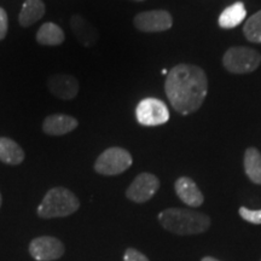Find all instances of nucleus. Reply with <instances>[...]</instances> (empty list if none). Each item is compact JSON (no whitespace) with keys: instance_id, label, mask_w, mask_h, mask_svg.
<instances>
[{"instance_id":"1","label":"nucleus","mask_w":261,"mask_h":261,"mask_svg":"<svg viewBox=\"0 0 261 261\" xmlns=\"http://www.w3.org/2000/svg\"><path fill=\"white\" fill-rule=\"evenodd\" d=\"M165 91L172 107L181 115L195 113L208 92L207 75L194 64H178L167 74Z\"/></svg>"},{"instance_id":"2","label":"nucleus","mask_w":261,"mask_h":261,"mask_svg":"<svg viewBox=\"0 0 261 261\" xmlns=\"http://www.w3.org/2000/svg\"><path fill=\"white\" fill-rule=\"evenodd\" d=\"M159 221L169 232L188 236L203 233L211 226V218L200 212L184 208H168L159 214Z\"/></svg>"},{"instance_id":"3","label":"nucleus","mask_w":261,"mask_h":261,"mask_svg":"<svg viewBox=\"0 0 261 261\" xmlns=\"http://www.w3.org/2000/svg\"><path fill=\"white\" fill-rule=\"evenodd\" d=\"M79 208V198L68 189L58 187L46 192L37 213L42 219H54L74 214Z\"/></svg>"},{"instance_id":"4","label":"nucleus","mask_w":261,"mask_h":261,"mask_svg":"<svg viewBox=\"0 0 261 261\" xmlns=\"http://www.w3.org/2000/svg\"><path fill=\"white\" fill-rule=\"evenodd\" d=\"M225 69L232 74H249L261 64V55L249 47H231L223 57Z\"/></svg>"},{"instance_id":"5","label":"nucleus","mask_w":261,"mask_h":261,"mask_svg":"<svg viewBox=\"0 0 261 261\" xmlns=\"http://www.w3.org/2000/svg\"><path fill=\"white\" fill-rule=\"evenodd\" d=\"M132 156L122 148H109L98 156L94 171L102 175H119L132 166Z\"/></svg>"},{"instance_id":"6","label":"nucleus","mask_w":261,"mask_h":261,"mask_svg":"<svg viewBox=\"0 0 261 261\" xmlns=\"http://www.w3.org/2000/svg\"><path fill=\"white\" fill-rule=\"evenodd\" d=\"M137 120L143 126L165 125L169 120L168 108L162 100L156 98H145L140 100L136 109Z\"/></svg>"},{"instance_id":"7","label":"nucleus","mask_w":261,"mask_h":261,"mask_svg":"<svg viewBox=\"0 0 261 261\" xmlns=\"http://www.w3.org/2000/svg\"><path fill=\"white\" fill-rule=\"evenodd\" d=\"M160 189V180L156 175L151 173H140L135 180L130 182L126 190V196L128 200L136 203H144L154 197Z\"/></svg>"},{"instance_id":"8","label":"nucleus","mask_w":261,"mask_h":261,"mask_svg":"<svg viewBox=\"0 0 261 261\" xmlns=\"http://www.w3.org/2000/svg\"><path fill=\"white\" fill-rule=\"evenodd\" d=\"M136 28L144 33L166 32L172 28L173 18L171 14L165 10L140 12L133 19Z\"/></svg>"},{"instance_id":"9","label":"nucleus","mask_w":261,"mask_h":261,"mask_svg":"<svg viewBox=\"0 0 261 261\" xmlns=\"http://www.w3.org/2000/svg\"><path fill=\"white\" fill-rule=\"evenodd\" d=\"M29 254L37 261H54L64 254V244L56 237H37L29 244Z\"/></svg>"},{"instance_id":"10","label":"nucleus","mask_w":261,"mask_h":261,"mask_svg":"<svg viewBox=\"0 0 261 261\" xmlns=\"http://www.w3.org/2000/svg\"><path fill=\"white\" fill-rule=\"evenodd\" d=\"M47 86L55 97L63 100L74 99L79 93V81L69 74H54L48 77Z\"/></svg>"},{"instance_id":"11","label":"nucleus","mask_w":261,"mask_h":261,"mask_svg":"<svg viewBox=\"0 0 261 261\" xmlns=\"http://www.w3.org/2000/svg\"><path fill=\"white\" fill-rule=\"evenodd\" d=\"M79 126L75 117L64 114H54L48 115L42 122V130L48 136H64Z\"/></svg>"},{"instance_id":"12","label":"nucleus","mask_w":261,"mask_h":261,"mask_svg":"<svg viewBox=\"0 0 261 261\" xmlns=\"http://www.w3.org/2000/svg\"><path fill=\"white\" fill-rule=\"evenodd\" d=\"M175 192L181 202L188 204L189 207H200L203 203L204 196L202 194L197 184L188 177L179 178L174 184Z\"/></svg>"},{"instance_id":"13","label":"nucleus","mask_w":261,"mask_h":261,"mask_svg":"<svg viewBox=\"0 0 261 261\" xmlns=\"http://www.w3.org/2000/svg\"><path fill=\"white\" fill-rule=\"evenodd\" d=\"M70 28L77 40L86 47L93 46L99 39L97 29L80 15H74L70 18Z\"/></svg>"},{"instance_id":"14","label":"nucleus","mask_w":261,"mask_h":261,"mask_svg":"<svg viewBox=\"0 0 261 261\" xmlns=\"http://www.w3.org/2000/svg\"><path fill=\"white\" fill-rule=\"evenodd\" d=\"M0 161L10 166L21 165L24 161V151L15 140L0 138Z\"/></svg>"},{"instance_id":"15","label":"nucleus","mask_w":261,"mask_h":261,"mask_svg":"<svg viewBox=\"0 0 261 261\" xmlns=\"http://www.w3.org/2000/svg\"><path fill=\"white\" fill-rule=\"evenodd\" d=\"M45 15V4L41 0H25L18 16V22L22 27L34 24Z\"/></svg>"},{"instance_id":"16","label":"nucleus","mask_w":261,"mask_h":261,"mask_svg":"<svg viewBox=\"0 0 261 261\" xmlns=\"http://www.w3.org/2000/svg\"><path fill=\"white\" fill-rule=\"evenodd\" d=\"M64 39L63 29L52 22L42 24L37 33V41L45 46H57L63 44Z\"/></svg>"},{"instance_id":"17","label":"nucleus","mask_w":261,"mask_h":261,"mask_svg":"<svg viewBox=\"0 0 261 261\" xmlns=\"http://www.w3.org/2000/svg\"><path fill=\"white\" fill-rule=\"evenodd\" d=\"M247 16L246 8L243 3L238 2L227 6L219 16V25L224 29L236 28L244 21Z\"/></svg>"},{"instance_id":"18","label":"nucleus","mask_w":261,"mask_h":261,"mask_svg":"<svg viewBox=\"0 0 261 261\" xmlns=\"http://www.w3.org/2000/svg\"><path fill=\"white\" fill-rule=\"evenodd\" d=\"M244 171L250 180L261 185V154L257 149H247L244 154Z\"/></svg>"},{"instance_id":"19","label":"nucleus","mask_w":261,"mask_h":261,"mask_svg":"<svg viewBox=\"0 0 261 261\" xmlns=\"http://www.w3.org/2000/svg\"><path fill=\"white\" fill-rule=\"evenodd\" d=\"M243 33L247 40L254 44H261V11H257L248 18L243 27Z\"/></svg>"},{"instance_id":"20","label":"nucleus","mask_w":261,"mask_h":261,"mask_svg":"<svg viewBox=\"0 0 261 261\" xmlns=\"http://www.w3.org/2000/svg\"><path fill=\"white\" fill-rule=\"evenodd\" d=\"M238 213H240L241 218L248 221V223L261 225V210L252 211V210H248L246 207H241L240 211H238Z\"/></svg>"},{"instance_id":"21","label":"nucleus","mask_w":261,"mask_h":261,"mask_svg":"<svg viewBox=\"0 0 261 261\" xmlns=\"http://www.w3.org/2000/svg\"><path fill=\"white\" fill-rule=\"evenodd\" d=\"M123 261H149V259L135 248H128L123 255Z\"/></svg>"},{"instance_id":"22","label":"nucleus","mask_w":261,"mask_h":261,"mask_svg":"<svg viewBox=\"0 0 261 261\" xmlns=\"http://www.w3.org/2000/svg\"><path fill=\"white\" fill-rule=\"evenodd\" d=\"M9 28V21H8V14L3 8H0V41L4 40L6 34H8Z\"/></svg>"},{"instance_id":"23","label":"nucleus","mask_w":261,"mask_h":261,"mask_svg":"<svg viewBox=\"0 0 261 261\" xmlns=\"http://www.w3.org/2000/svg\"><path fill=\"white\" fill-rule=\"evenodd\" d=\"M201 261H220V260L215 259V257H212V256H205V257H203V259H202Z\"/></svg>"},{"instance_id":"24","label":"nucleus","mask_w":261,"mask_h":261,"mask_svg":"<svg viewBox=\"0 0 261 261\" xmlns=\"http://www.w3.org/2000/svg\"><path fill=\"white\" fill-rule=\"evenodd\" d=\"M162 74H163V75H165V74H168V71L166 70V69H163V70H162Z\"/></svg>"},{"instance_id":"25","label":"nucleus","mask_w":261,"mask_h":261,"mask_svg":"<svg viewBox=\"0 0 261 261\" xmlns=\"http://www.w3.org/2000/svg\"><path fill=\"white\" fill-rule=\"evenodd\" d=\"M2 202H3V197H2V194H0V207H2Z\"/></svg>"},{"instance_id":"26","label":"nucleus","mask_w":261,"mask_h":261,"mask_svg":"<svg viewBox=\"0 0 261 261\" xmlns=\"http://www.w3.org/2000/svg\"><path fill=\"white\" fill-rule=\"evenodd\" d=\"M136 2H144V0H136Z\"/></svg>"}]
</instances>
